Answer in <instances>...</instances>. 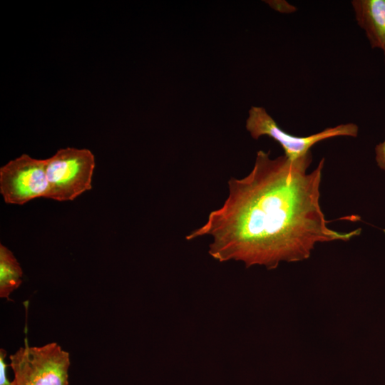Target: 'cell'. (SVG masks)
<instances>
[{
	"instance_id": "1",
	"label": "cell",
	"mask_w": 385,
	"mask_h": 385,
	"mask_svg": "<svg viewBox=\"0 0 385 385\" xmlns=\"http://www.w3.org/2000/svg\"><path fill=\"white\" fill-rule=\"evenodd\" d=\"M312 161L311 152L291 160L259 150L251 172L229 180L222 205L186 240L209 235L214 259L274 269L283 261L307 259L317 243L359 235L361 229L339 232L327 227L319 204L324 158L308 173Z\"/></svg>"
},
{
	"instance_id": "2",
	"label": "cell",
	"mask_w": 385,
	"mask_h": 385,
	"mask_svg": "<svg viewBox=\"0 0 385 385\" xmlns=\"http://www.w3.org/2000/svg\"><path fill=\"white\" fill-rule=\"evenodd\" d=\"M24 346L9 356L15 385H68L70 354L56 342Z\"/></svg>"
},
{
	"instance_id": "3",
	"label": "cell",
	"mask_w": 385,
	"mask_h": 385,
	"mask_svg": "<svg viewBox=\"0 0 385 385\" xmlns=\"http://www.w3.org/2000/svg\"><path fill=\"white\" fill-rule=\"evenodd\" d=\"M48 192L46 198L72 201L92 188L95 157L86 148H61L46 158Z\"/></svg>"
},
{
	"instance_id": "4",
	"label": "cell",
	"mask_w": 385,
	"mask_h": 385,
	"mask_svg": "<svg viewBox=\"0 0 385 385\" xmlns=\"http://www.w3.org/2000/svg\"><path fill=\"white\" fill-rule=\"evenodd\" d=\"M246 128L251 136L257 140L267 135L279 143L284 155L296 160L310 152L309 149L317 143L336 136L356 137L359 128L354 123L341 124L306 137H298L282 130L262 107L252 106L249 111Z\"/></svg>"
},
{
	"instance_id": "5",
	"label": "cell",
	"mask_w": 385,
	"mask_h": 385,
	"mask_svg": "<svg viewBox=\"0 0 385 385\" xmlns=\"http://www.w3.org/2000/svg\"><path fill=\"white\" fill-rule=\"evenodd\" d=\"M48 188L46 159L22 154L0 168V193L7 204L21 205L46 198Z\"/></svg>"
},
{
	"instance_id": "6",
	"label": "cell",
	"mask_w": 385,
	"mask_h": 385,
	"mask_svg": "<svg viewBox=\"0 0 385 385\" xmlns=\"http://www.w3.org/2000/svg\"><path fill=\"white\" fill-rule=\"evenodd\" d=\"M359 26L365 31L371 46L385 48V0L351 1Z\"/></svg>"
},
{
	"instance_id": "7",
	"label": "cell",
	"mask_w": 385,
	"mask_h": 385,
	"mask_svg": "<svg viewBox=\"0 0 385 385\" xmlns=\"http://www.w3.org/2000/svg\"><path fill=\"white\" fill-rule=\"evenodd\" d=\"M22 276L23 270L13 252L0 244V297L9 299L21 284Z\"/></svg>"
},
{
	"instance_id": "8",
	"label": "cell",
	"mask_w": 385,
	"mask_h": 385,
	"mask_svg": "<svg viewBox=\"0 0 385 385\" xmlns=\"http://www.w3.org/2000/svg\"><path fill=\"white\" fill-rule=\"evenodd\" d=\"M6 351L4 349H0V385H15L14 381H10L7 378L6 367L5 362Z\"/></svg>"
},
{
	"instance_id": "9",
	"label": "cell",
	"mask_w": 385,
	"mask_h": 385,
	"mask_svg": "<svg viewBox=\"0 0 385 385\" xmlns=\"http://www.w3.org/2000/svg\"><path fill=\"white\" fill-rule=\"evenodd\" d=\"M384 61H385V48H384Z\"/></svg>"
}]
</instances>
